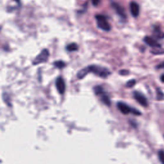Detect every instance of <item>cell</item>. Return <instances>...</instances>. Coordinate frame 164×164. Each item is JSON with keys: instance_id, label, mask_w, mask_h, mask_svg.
I'll use <instances>...</instances> for the list:
<instances>
[{"instance_id": "cell-9", "label": "cell", "mask_w": 164, "mask_h": 164, "mask_svg": "<svg viewBox=\"0 0 164 164\" xmlns=\"http://www.w3.org/2000/svg\"><path fill=\"white\" fill-rule=\"evenodd\" d=\"M144 41L145 43L151 47H161V45H160L157 41L155 40L153 38H152V37H149V36L145 37L144 38Z\"/></svg>"}, {"instance_id": "cell-22", "label": "cell", "mask_w": 164, "mask_h": 164, "mask_svg": "<svg viewBox=\"0 0 164 164\" xmlns=\"http://www.w3.org/2000/svg\"><path fill=\"white\" fill-rule=\"evenodd\" d=\"M160 80H161V81L164 83V74H162V75L161 76V78H160Z\"/></svg>"}, {"instance_id": "cell-14", "label": "cell", "mask_w": 164, "mask_h": 164, "mask_svg": "<svg viewBox=\"0 0 164 164\" xmlns=\"http://www.w3.org/2000/svg\"><path fill=\"white\" fill-rule=\"evenodd\" d=\"M94 91L95 94L96 95H98L100 96L101 94L104 92V90H103V88L101 86H99V85H98V86H96L94 88Z\"/></svg>"}, {"instance_id": "cell-6", "label": "cell", "mask_w": 164, "mask_h": 164, "mask_svg": "<svg viewBox=\"0 0 164 164\" xmlns=\"http://www.w3.org/2000/svg\"><path fill=\"white\" fill-rule=\"evenodd\" d=\"M111 5H112V7L115 12L118 14V16L123 19H126V17H127V16H126V14L124 8L116 3H111Z\"/></svg>"}, {"instance_id": "cell-8", "label": "cell", "mask_w": 164, "mask_h": 164, "mask_svg": "<svg viewBox=\"0 0 164 164\" xmlns=\"http://www.w3.org/2000/svg\"><path fill=\"white\" fill-rule=\"evenodd\" d=\"M129 9L130 12H131L132 16L134 17H137L139 16L140 12V8L139 5L135 1H132L130 3L129 5Z\"/></svg>"}, {"instance_id": "cell-4", "label": "cell", "mask_w": 164, "mask_h": 164, "mask_svg": "<svg viewBox=\"0 0 164 164\" xmlns=\"http://www.w3.org/2000/svg\"><path fill=\"white\" fill-rule=\"evenodd\" d=\"M50 53L47 49H44L33 60V65H38L42 63L46 62L49 58Z\"/></svg>"}, {"instance_id": "cell-10", "label": "cell", "mask_w": 164, "mask_h": 164, "mask_svg": "<svg viewBox=\"0 0 164 164\" xmlns=\"http://www.w3.org/2000/svg\"><path fill=\"white\" fill-rule=\"evenodd\" d=\"M153 34L156 39H162L164 38V33L158 27H156L154 29Z\"/></svg>"}, {"instance_id": "cell-2", "label": "cell", "mask_w": 164, "mask_h": 164, "mask_svg": "<svg viewBox=\"0 0 164 164\" xmlns=\"http://www.w3.org/2000/svg\"><path fill=\"white\" fill-rule=\"evenodd\" d=\"M95 18L97 21V26H98L99 28L106 32H109L110 30L111 26L109 22H108L106 17L105 16L101 14H98L96 15Z\"/></svg>"}, {"instance_id": "cell-5", "label": "cell", "mask_w": 164, "mask_h": 164, "mask_svg": "<svg viewBox=\"0 0 164 164\" xmlns=\"http://www.w3.org/2000/svg\"><path fill=\"white\" fill-rule=\"evenodd\" d=\"M133 97L142 106L144 107H147L148 106L147 100L146 98V96L143 94H142V93L138 91H135L133 92Z\"/></svg>"}, {"instance_id": "cell-21", "label": "cell", "mask_w": 164, "mask_h": 164, "mask_svg": "<svg viewBox=\"0 0 164 164\" xmlns=\"http://www.w3.org/2000/svg\"><path fill=\"white\" fill-rule=\"evenodd\" d=\"M156 68L157 69H164V62L160 63V64H158L156 66Z\"/></svg>"}, {"instance_id": "cell-23", "label": "cell", "mask_w": 164, "mask_h": 164, "mask_svg": "<svg viewBox=\"0 0 164 164\" xmlns=\"http://www.w3.org/2000/svg\"><path fill=\"white\" fill-rule=\"evenodd\" d=\"M15 1H16L17 3H18V4H20V0H14Z\"/></svg>"}, {"instance_id": "cell-1", "label": "cell", "mask_w": 164, "mask_h": 164, "mask_svg": "<svg viewBox=\"0 0 164 164\" xmlns=\"http://www.w3.org/2000/svg\"><path fill=\"white\" fill-rule=\"evenodd\" d=\"M89 73H92L103 78H106L111 74L110 70L105 68L96 65H91L79 70L77 74V77L78 79H83Z\"/></svg>"}, {"instance_id": "cell-19", "label": "cell", "mask_w": 164, "mask_h": 164, "mask_svg": "<svg viewBox=\"0 0 164 164\" xmlns=\"http://www.w3.org/2000/svg\"><path fill=\"white\" fill-rule=\"evenodd\" d=\"M92 5L94 6H97L99 5V3L101 2V0H91Z\"/></svg>"}, {"instance_id": "cell-13", "label": "cell", "mask_w": 164, "mask_h": 164, "mask_svg": "<svg viewBox=\"0 0 164 164\" xmlns=\"http://www.w3.org/2000/svg\"><path fill=\"white\" fill-rule=\"evenodd\" d=\"M53 65H55V67H56L58 69H62V68H64L66 64L62 60H58V61H55L53 63Z\"/></svg>"}, {"instance_id": "cell-16", "label": "cell", "mask_w": 164, "mask_h": 164, "mask_svg": "<svg viewBox=\"0 0 164 164\" xmlns=\"http://www.w3.org/2000/svg\"><path fill=\"white\" fill-rule=\"evenodd\" d=\"M3 99H4V101H5V102L7 104V105L10 106L11 104H10V100L9 96L6 93H4L3 95Z\"/></svg>"}, {"instance_id": "cell-15", "label": "cell", "mask_w": 164, "mask_h": 164, "mask_svg": "<svg viewBox=\"0 0 164 164\" xmlns=\"http://www.w3.org/2000/svg\"><path fill=\"white\" fill-rule=\"evenodd\" d=\"M164 98L163 92L159 88H156V98L158 100H162Z\"/></svg>"}, {"instance_id": "cell-12", "label": "cell", "mask_w": 164, "mask_h": 164, "mask_svg": "<svg viewBox=\"0 0 164 164\" xmlns=\"http://www.w3.org/2000/svg\"><path fill=\"white\" fill-rule=\"evenodd\" d=\"M66 50L68 51H74L78 50V46L76 43H70L66 47Z\"/></svg>"}, {"instance_id": "cell-7", "label": "cell", "mask_w": 164, "mask_h": 164, "mask_svg": "<svg viewBox=\"0 0 164 164\" xmlns=\"http://www.w3.org/2000/svg\"><path fill=\"white\" fill-rule=\"evenodd\" d=\"M56 87L57 88V91L59 94H63L65 91V83L64 80L61 76L57 78L56 80Z\"/></svg>"}, {"instance_id": "cell-17", "label": "cell", "mask_w": 164, "mask_h": 164, "mask_svg": "<svg viewBox=\"0 0 164 164\" xmlns=\"http://www.w3.org/2000/svg\"><path fill=\"white\" fill-rule=\"evenodd\" d=\"M158 158L160 161L164 164V151L160 150L158 151Z\"/></svg>"}, {"instance_id": "cell-20", "label": "cell", "mask_w": 164, "mask_h": 164, "mask_svg": "<svg viewBox=\"0 0 164 164\" xmlns=\"http://www.w3.org/2000/svg\"><path fill=\"white\" fill-rule=\"evenodd\" d=\"M119 74L121 75H127V74H129V71L127 70H121L119 71Z\"/></svg>"}, {"instance_id": "cell-3", "label": "cell", "mask_w": 164, "mask_h": 164, "mask_svg": "<svg viewBox=\"0 0 164 164\" xmlns=\"http://www.w3.org/2000/svg\"><path fill=\"white\" fill-rule=\"evenodd\" d=\"M117 106L119 110L123 114L126 115L129 113H132L137 115H140L141 114V113L139 110H137L135 109H132V108L129 106L128 105H126V103L123 102H118L117 104Z\"/></svg>"}, {"instance_id": "cell-18", "label": "cell", "mask_w": 164, "mask_h": 164, "mask_svg": "<svg viewBox=\"0 0 164 164\" xmlns=\"http://www.w3.org/2000/svg\"><path fill=\"white\" fill-rule=\"evenodd\" d=\"M135 84H136V80L133 79V80H129V81L127 82V83H126V86L127 87H129V88H132V87H133Z\"/></svg>"}, {"instance_id": "cell-11", "label": "cell", "mask_w": 164, "mask_h": 164, "mask_svg": "<svg viewBox=\"0 0 164 164\" xmlns=\"http://www.w3.org/2000/svg\"><path fill=\"white\" fill-rule=\"evenodd\" d=\"M100 96H101V99L103 103L104 104H105L106 106H110L111 105V101L109 98V97L105 94V92H104L103 94H101Z\"/></svg>"}]
</instances>
